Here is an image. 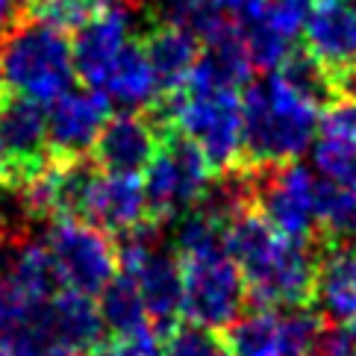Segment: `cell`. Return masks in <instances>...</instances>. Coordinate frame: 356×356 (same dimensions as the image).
Wrapping results in <instances>:
<instances>
[{
  "mask_svg": "<svg viewBox=\"0 0 356 356\" xmlns=\"http://www.w3.org/2000/svg\"><path fill=\"white\" fill-rule=\"evenodd\" d=\"M318 118L321 109L277 71L250 80L241 95V165L291 162L309 147Z\"/></svg>",
  "mask_w": 356,
  "mask_h": 356,
  "instance_id": "cell-1",
  "label": "cell"
},
{
  "mask_svg": "<svg viewBox=\"0 0 356 356\" xmlns=\"http://www.w3.org/2000/svg\"><path fill=\"white\" fill-rule=\"evenodd\" d=\"M0 65L9 92L39 100L42 106L71 92L77 77L68 33L39 18H27L0 42Z\"/></svg>",
  "mask_w": 356,
  "mask_h": 356,
  "instance_id": "cell-2",
  "label": "cell"
},
{
  "mask_svg": "<svg viewBox=\"0 0 356 356\" xmlns=\"http://www.w3.org/2000/svg\"><path fill=\"white\" fill-rule=\"evenodd\" d=\"M212 168L203 159L200 147L183 133L171 130L162 138L154 162L145 171V197H147V218L159 224H171L180 212H188L203 197L212 183Z\"/></svg>",
  "mask_w": 356,
  "mask_h": 356,
  "instance_id": "cell-3",
  "label": "cell"
},
{
  "mask_svg": "<svg viewBox=\"0 0 356 356\" xmlns=\"http://www.w3.org/2000/svg\"><path fill=\"white\" fill-rule=\"evenodd\" d=\"M248 168L253 183V209L289 238H318V177L307 165L291 159Z\"/></svg>",
  "mask_w": 356,
  "mask_h": 356,
  "instance_id": "cell-4",
  "label": "cell"
},
{
  "mask_svg": "<svg viewBox=\"0 0 356 356\" xmlns=\"http://www.w3.org/2000/svg\"><path fill=\"white\" fill-rule=\"evenodd\" d=\"M180 259L183 315L207 330H224L245 312V277L227 250L195 253Z\"/></svg>",
  "mask_w": 356,
  "mask_h": 356,
  "instance_id": "cell-5",
  "label": "cell"
},
{
  "mask_svg": "<svg viewBox=\"0 0 356 356\" xmlns=\"http://www.w3.org/2000/svg\"><path fill=\"white\" fill-rule=\"evenodd\" d=\"M47 250L68 289L95 298L118 274V245L106 230L83 218H54L47 230Z\"/></svg>",
  "mask_w": 356,
  "mask_h": 356,
  "instance_id": "cell-6",
  "label": "cell"
},
{
  "mask_svg": "<svg viewBox=\"0 0 356 356\" xmlns=\"http://www.w3.org/2000/svg\"><path fill=\"white\" fill-rule=\"evenodd\" d=\"M47 154V112L39 100L6 92L0 100V188L21 192L44 171Z\"/></svg>",
  "mask_w": 356,
  "mask_h": 356,
  "instance_id": "cell-7",
  "label": "cell"
},
{
  "mask_svg": "<svg viewBox=\"0 0 356 356\" xmlns=\"http://www.w3.org/2000/svg\"><path fill=\"white\" fill-rule=\"evenodd\" d=\"M168 133L147 109L109 115L88 156L106 174H145Z\"/></svg>",
  "mask_w": 356,
  "mask_h": 356,
  "instance_id": "cell-8",
  "label": "cell"
},
{
  "mask_svg": "<svg viewBox=\"0 0 356 356\" xmlns=\"http://www.w3.org/2000/svg\"><path fill=\"white\" fill-rule=\"evenodd\" d=\"M106 121H109V95H104L100 88L65 92L62 97H56L47 112L50 159L68 162L88 156Z\"/></svg>",
  "mask_w": 356,
  "mask_h": 356,
  "instance_id": "cell-9",
  "label": "cell"
},
{
  "mask_svg": "<svg viewBox=\"0 0 356 356\" xmlns=\"http://www.w3.org/2000/svg\"><path fill=\"white\" fill-rule=\"evenodd\" d=\"M303 47L333 74L336 86L356 71V0H318Z\"/></svg>",
  "mask_w": 356,
  "mask_h": 356,
  "instance_id": "cell-10",
  "label": "cell"
},
{
  "mask_svg": "<svg viewBox=\"0 0 356 356\" xmlns=\"http://www.w3.org/2000/svg\"><path fill=\"white\" fill-rule=\"evenodd\" d=\"M83 221L100 227L106 233L124 236L133 227L147 221V197L145 180L138 174H106L95 177L86 197Z\"/></svg>",
  "mask_w": 356,
  "mask_h": 356,
  "instance_id": "cell-11",
  "label": "cell"
},
{
  "mask_svg": "<svg viewBox=\"0 0 356 356\" xmlns=\"http://www.w3.org/2000/svg\"><path fill=\"white\" fill-rule=\"evenodd\" d=\"M130 15L127 6L109 9L104 15H97L74 33L71 39V56H74V71L88 88H100L112 68V62L118 59L121 50L130 44L127 33H130Z\"/></svg>",
  "mask_w": 356,
  "mask_h": 356,
  "instance_id": "cell-12",
  "label": "cell"
},
{
  "mask_svg": "<svg viewBox=\"0 0 356 356\" xmlns=\"http://www.w3.org/2000/svg\"><path fill=\"white\" fill-rule=\"evenodd\" d=\"M145 56L150 62V71L156 77L159 95L183 92L188 77L200 59V39L195 33L183 30L180 24L156 21L150 24L147 33L138 39Z\"/></svg>",
  "mask_w": 356,
  "mask_h": 356,
  "instance_id": "cell-13",
  "label": "cell"
},
{
  "mask_svg": "<svg viewBox=\"0 0 356 356\" xmlns=\"http://www.w3.org/2000/svg\"><path fill=\"white\" fill-rule=\"evenodd\" d=\"M321 241L318 253L315 303L330 324H350L356 318V245L350 241Z\"/></svg>",
  "mask_w": 356,
  "mask_h": 356,
  "instance_id": "cell-14",
  "label": "cell"
},
{
  "mask_svg": "<svg viewBox=\"0 0 356 356\" xmlns=\"http://www.w3.org/2000/svg\"><path fill=\"white\" fill-rule=\"evenodd\" d=\"M138 291H142L145 309L150 318L154 333L162 339L168 330L183 321V277H180V259L168 250H154L142 268L133 274Z\"/></svg>",
  "mask_w": 356,
  "mask_h": 356,
  "instance_id": "cell-15",
  "label": "cell"
},
{
  "mask_svg": "<svg viewBox=\"0 0 356 356\" xmlns=\"http://www.w3.org/2000/svg\"><path fill=\"white\" fill-rule=\"evenodd\" d=\"M104 321L92 298L62 286L47 303V339L65 353H83L104 341Z\"/></svg>",
  "mask_w": 356,
  "mask_h": 356,
  "instance_id": "cell-16",
  "label": "cell"
},
{
  "mask_svg": "<svg viewBox=\"0 0 356 356\" xmlns=\"http://www.w3.org/2000/svg\"><path fill=\"white\" fill-rule=\"evenodd\" d=\"M218 341L227 356H286L277 309H248L218 330Z\"/></svg>",
  "mask_w": 356,
  "mask_h": 356,
  "instance_id": "cell-17",
  "label": "cell"
},
{
  "mask_svg": "<svg viewBox=\"0 0 356 356\" xmlns=\"http://www.w3.org/2000/svg\"><path fill=\"white\" fill-rule=\"evenodd\" d=\"M100 88H106V92L118 100L124 106H136V109H147L154 100L159 97V86H156V77L154 71H150V62L145 56V50L138 42H130L127 44L118 59L112 62V68L106 74V80Z\"/></svg>",
  "mask_w": 356,
  "mask_h": 356,
  "instance_id": "cell-18",
  "label": "cell"
},
{
  "mask_svg": "<svg viewBox=\"0 0 356 356\" xmlns=\"http://www.w3.org/2000/svg\"><path fill=\"white\" fill-rule=\"evenodd\" d=\"M97 298H100L97 303L100 321H104L106 330H112L115 339H133L138 333H145V330H154L145 309L142 291H138L133 277L115 274Z\"/></svg>",
  "mask_w": 356,
  "mask_h": 356,
  "instance_id": "cell-19",
  "label": "cell"
},
{
  "mask_svg": "<svg viewBox=\"0 0 356 356\" xmlns=\"http://www.w3.org/2000/svg\"><path fill=\"white\" fill-rule=\"evenodd\" d=\"M277 74L283 77L291 88H295L298 95H303L307 100H312V104L318 109H324L330 106L339 95V86L333 80V74H330L321 62H318L307 47H291L286 59L280 62V68Z\"/></svg>",
  "mask_w": 356,
  "mask_h": 356,
  "instance_id": "cell-20",
  "label": "cell"
},
{
  "mask_svg": "<svg viewBox=\"0 0 356 356\" xmlns=\"http://www.w3.org/2000/svg\"><path fill=\"white\" fill-rule=\"evenodd\" d=\"M318 238L356 245V195L318 180Z\"/></svg>",
  "mask_w": 356,
  "mask_h": 356,
  "instance_id": "cell-21",
  "label": "cell"
},
{
  "mask_svg": "<svg viewBox=\"0 0 356 356\" xmlns=\"http://www.w3.org/2000/svg\"><path fill=\"white\" fill-rule=\"evenodd\" d=\"M118 6H130V0H44L30 18H39L50 24V27L71 35L80 27H86L92 18L104 15L109 9H118Z\"/></svg>",
  "mask_w": 356,
  "mask_h": 356,
  "instance_id": "cell-22",
  "label": "cell"
},
{
  "mask_svg": "<svg viewBox=\"0 0 356 356\" xmlns=\"http://www.w3.org/2000/svg\"><path fill=\"white\" fill-rule=\"evenodd\" d=\"M241 30V39H245L248 47V56L253 62V68H259L265 74H271L280 68V62L286 59L289 54V39L280 35L274 27H268L265 21H248V24H238Z\"/></svg>",
  "mask_w": 356,
  "mask_h": 356,
  "instance_id": "cell-23",
  "label": "cell"
},
{
  "mask_svg": "<svg viewBox=\"0 0 356 356\" xmlns=\"http://www.w3.org/2000/svg\"><path fill=\"white\" fill-rule=\"evenodd\" d=\"M159 341L165 348V356H227L218 341V333H212V330L195 321H177Z\"/></svg>",
  "mask_w": 356,
  "mask_h": 356,
  "instance_id": "cell-24",
  "label": "cell"
},
{
  "mask_svg": "<svg viewBox=\"0 0 356 356\" xmlns=\"http://www.w3.org/2000/svg\"><path fill=\"white\" fill-rule=\"evenodd\" d=\"M315 165L324 174L327 183L356 195V145H341V142L321 138V145L315 147Z\"/></svg>",
  "mask_w": 356,
  "mask_h": 356,
  "instance_id": "cell-25",
  "label": "cell"
},
{
  "mask_svg": "<svg viewBox=\"0 0 356 356\" xmlns=\"http://www.w3.org/2000/svg\"><path fill=\"white\" fill-rule=\"evenodd\" d=\"M315 0H262V21L280 35L295 39L307 27Z\"/></svg>",
  "mask_w": 356,
  "mask_h": 356,
  "instance_id": "cell-26",
  "label": "cell"
},
{
  "mask_svg": "<svg viewBox=\"0 0 356 356\" xmlns=\"http://www.w3.org/2000/svg\"><path fill=\"white\" fill-rule=\"evenodd\" d=\"M318 130H321L327 142L356 145V97L345 95L336 97L330 106H324L321 118H318Z\"/></svg>",
  "mask_w": 356,
  "mask_h": 356,
  "instance_id": "cell-27",
  "label": "cell"
},
{
  "mask_svg": "<svg viewBox=\"0 0 356 356\" xmlns=\"http://www.w3.org/2000/svg\"><path fill=\"white\" fill-rule=\"evenodd\" d=\"M159 341V336L154 330H145L133 339H106V341H97L95 348L83 350L80 356H145L147 348H154Z\"/></svg>",
  "mask_w": 356,
  "mask_h": 356,
  "instance_id": "cell-28",
  "label": "cell"
},
{
  "mask_svg": "<svg viewBox=\"0 0 356 356\" xmlns=\"http://www.w3.org/2000/svg\"><path fill=\"white\" fill-rule=\"evenodd\" d=\"M309 356H353L350 353V336L345 324H330L324 321L321 333H318Z\"/></svg>",
  "mask_w": 356,
  "mask_h": 356,
  "instance_id": "cell-29",
  "label": "cell"
},
{
  "mask_svg": "<svg viewBox=\"0 0 356 356\" xmlns=\"http://www.w3.org/2000/svg\"><path fill=\"white\" fill-rule=\"evenodd\" d=\"M27 18L30 15L21 9L18 0H0V42H3L15 27H21Z\"/></svg>",
  "mask_w": 356,
  "mask_h": 356,
  "instance_id": "cell-30",
  "label": "cell"
},
{
  "mask_svg": "<svg viewBox=\"0 0 356 356\" xmlns=\"http://www.w3.org/2000/svg\"><path fill=\"white\" fill-rule=\"evenodd\" d=\"M24 356H71V353H65V350H59V348H54V345H47V348H35V350H30V353H24Z\"/></svg>",
  "mask_w": 356,
  "mask_h": 356,
  "instance_id": "cell-31",
  "label": "cell"
},
{
  "mask_svg": "<svg viewBox=\"0 0 356 356\" xmlns=\"http://www.w3.org/2000/svg\"><path fill=\"white\" fill-rule=\"evenodd\" d=\"M18 3H21V9H24V12H27V15H33V12H35V9H39V6L44 3V0H18Z\"/></svg>",
  "mask_w": 356,
  "mask_h": 356,
  "instance_id": "cell-32",
  "label": "cell"
},
{
  "mask_svg": "<svg viewBox=\"0 0 356 356\" xmlns=\"http://www.w3.org/2000/svg\"><path fill=\"white\" fill-rule=\"evenodd\" d=\"M6 92H9V88H6V77H3V65H0V100H3Z\"/></svg>",
  "mask_w": 356,
  "mask_h": 356,
  "instance_id": "cell-33",
  "label": "cell"
},
{
  "mask_svg": "<svg viewBox=\"0 0 356 356\" xmlns=\"http://www.w3.org/2000/svg\"><path fill=\"white\" fill-rule=\"evenodd\" d=\"M145 356H165V353L159 350V341H156V345H154V348H147V350H145Z\"/></svg>",
  "mask_w": 356,
  "mask_h": 356,
  "instance_id": "cell-34",
  "label": "cell"
}]
</instances>
